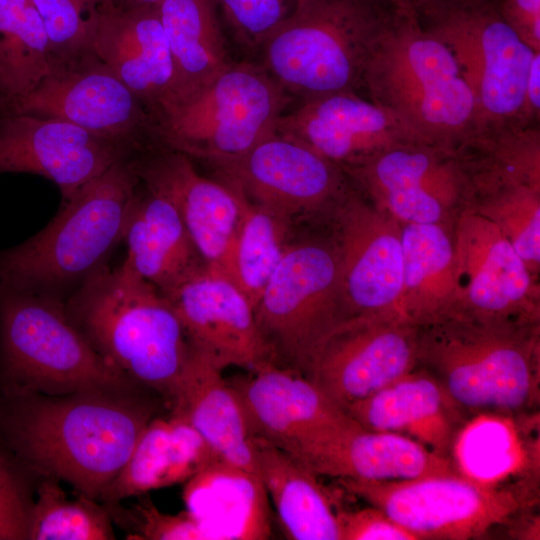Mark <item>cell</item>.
<instances>
[{
    "label": "cell",
    "mask_w": 540,
    "mask_h": 540,
    "mask_svg": "<svg viewBox=\"0 0 540 540\" xmlns=\"http://www.w3.org/2000/svg\"><path fill=\"white\" fill-rule=\"evenodd\" d=\"M290 222L282 213L244 196L238 232L217 270L238 287L253 308L291 242Z\"/></svg>",
    "instance_id": "33"
},
{
    "label": "cell",
    "mask_w": 540,
    "mask_h": 540,
    "mask_svg": "<svg viewBox=\"0 0 540 540\" xmlns=\"http://www.w3.org/2000/svg\"><path fill=\"white\" fill-rule=\"evenodd\" d=\"M418 366L464 413H515L540 399V323L453 314L418 326Z\"/></svg>",
    "instance_id": "5"
},
{
    "label": "cell",
    "mask_w": 540,
    "mask_h": 540,
    "mask_svg": "<svg viewBox=\"0 0 540 540\" xmlns=\"http://www.w3.org/2000/svg\"><path fill=\"white\" fill-rule=\"evenodd\" d=\"M522 117L525 125H539L540 118V51L535 52L526 81Z\"/></svg>",
    "instance_id": "43"
},
{
    "label": "cell",
    "mask_w": 540,
    "mask_h": 540,
    "mask_svg": "<svg viewBox=\"0 0 540 540\" xmlns=\"http://www.w3.org/2000/svg\"><path fill=\"white\" fill-rule=\"evenodd\" d=\"M417 366L418 326L397 315H363L330 333L305 376L345 410Z\"/></svg>",
    "instance_id": "14"
},
{
    "label": "cell",
    "mask_w": 540,
    "mask_h": 540,
    "mask_svg": "<svg viewBox=\"0 0 540 540\" xmlns=\"http://www.w3.org/2000/svg\"><path fill=\"white\" fill-rule=\"evenodd\" d=\"M222 371L191 346L170 414L186 420L221 461L259 477L254 438Z\"/></svg>",
    "instance_id": "27"
},
{
    "label": "cell",
    "mask_w": 540,
    "mask_h": 540,
    "mask_svg": "<svg viewBox=\"0 0 540 540\" xmlns=\"http://www.w3.org/2000/svg\"><path fill=\"white\" fill-rule=\"evenodd\" d=\"M340 480L416 540L480 537L519 509L511 492L459 472L397 481Z\"/></svg>",
    "instance_id": "11"
},
{
    "label": "cell",
    "mask_w": 540,
    "mask_h": 540,
    "mask_svg": "<svg viewBox=\"0 0 540 540\" xmlns=\"http://www.w3.org/2000/svg\"><path fill=\"white\" fill-rule=\"evenodd\" d=\"M139 183L132 156L86 183L44 229L0 251V287L65 301L123 242Z\"/></svg>",
    "instance_id": "4"
},
{
    "label": "cell",
    "mask_w": 540,
    "mask_h": 540,
    "mask_svg": "<svg viewBox=\"0 0 540 540\" xmlns=\"http://www.w3.org/2000/svg\"><path fill=\"white\" fill-rule=\"evenodd\" d=\"M112 520L129 531V539L142 540H217L191 512L168 514L149 499L139 500L126 509L120 503L105 504Z\"/></svg>",
    "instance_id": "38"
},
{
    "label": "cell",
    "mask_w": 540,
    "mask_h": 540,
    "mask_svg": "<svg viewBox=\"0 0 540 540\" xmlns=\"http://www.w3.org/2000/svg\"><path fill=\"white\" fill-rule=\"evenodd\" d=\"M467 209L491 221L529 271L540 273V188L500 181H474Z\"/></svg>",
    "instance_id": "35"
},
{
    "label": "cell",
    "mask_w": 540,
    "mask_h": 540,
    "mask_svg": "<svg viewBox=\"0 0 540 540\" xmlns=\"http://www.w3.org/2000/svg\"><path fill=\"white\" fill-rule=\"evenodd\" d=\"M191 346L221 370L252 371L273 363L254 308L221 271L204 266L167 297Z\"/></svg>",
    "instance_id": "21"
},
{
    "label": "cell",
    "mask_w": 540,
    "mask_h": 540,
    "mask_svg": "<svg viewBox=\"0 0 540 540\" xmlns=\"http://www.w3.org/2000/svg\"><path fill=\"white\" fill-rule=\"evenodd\" d=\"M235 33L248 47H261L300 0H215Z\"/></svg>",
    "instance_id": "40"
},
{
    "label": "cell",
    "mask_w": 540,
    "mask_h": 540,
    "mask_svg": "<svg viewBox=\"0 0 540 540\" xmlns=\"http://www.w3.org/2000/svg\"><path fill=\"white\" fill-rule=\"evenodd\" d=\"M134 155L62 119L12 110L0 115V174L43 176L58 186L62 203L117 161Z\"/></svg>",
    "instance_id": "18"
},
{
    "label": "cell",
    "mask_w": 540,
    "mask_h": 540,
    "mask_svg": "<svg viewBox=\"0 0 540 540\" xmlns=\"http://www.w3.org/2000/svg\"><path fill=\"white\" fill-rule=\"evenodd\" d=\"M216 7L215 0H163L157 5L175 73L174 95L167 103L205 86L231 63Z\"/></svg>",
    "instance_id": "32"
},
{
    "label": "cell",
    "mask_w": 540,
    "mask_h": 540,
    "mask_svg": "<svg viewBox=\"0 0 540 540\" xmlns=\"http://www.w3.org/2000/svg\"><path fill=\"white\" fill-rule=\"evenodd\" d=\"M123 242L126 256L121 265L166 297L206 266L175 206L141 181Z\"/></svg>",
    "instance_id": "26"
},
{
    "label": "cell",
    "mask_w": 540,
    "mask_h": 540,
    "mask_svg": "<svg viewBox=\"0 0 540 540\" xmlns=\"http://www.w3.org/2000/svg\"><path fill=\"white\" fill-rule=\"evenodd\" d=\"M163 0H104V5L118 8L129 9L142 6H157Z\"/></svg>",
    "instance_id": "44"
},
{
    "label": "cell",
    "mask_w": 540,
    "mask_h": 540,
    "mask_svg": "<svg viewBox=\"0 0 540 540\" xmlns=\"http://www.w3.org/2000/svg\"><path fill=\"white\" fill-rule=\"evenodd\" d=\"M64 303L99 354L171 408L191 344L166 296L121 264H107Z\"/></svg>",
    "instance_id": "3"
},
{
    "label": "cell",
    "mask_w": 540,
    "mask_h": 540,
    "mask_svg": "<svg viewBox=\"0 0 540 540\" xmlns=\"http://www.w3.org/2000/svg\"><path fill=\"white\" fill-rule=\"evenodd\" d=\"M340 540H416L380 509L337 512Z\"/></svg>",
    "instance_id": "41"
},
{
    "label": "cell",
    "mask_w": 540,
    "mask_h": 540,
    "mask_svg": "<svg viewBox=\"0 0 540 540\" xmlns=\"http://www.w3.org/2000/svg\"><path fill=\"white\" fill-rule=\"evenodd\" d=\"M453 237L457 285L453 314L540 323L539 279L491 221L465 209L454 224Z\"/></svg>",
    "instance_id": "16"
},
{
    "label": "cell",
    "mask_w": 540,
    "mask_h": 540,
    "mask_svg": "<svg viewBox=\"0 0 540 540\" xmlns=\"http://www.w3.org/2000/svg\"><path fill=\"white\" fill-rule=\"evenodd\" d=\"M290 99L263 66L231 62L205 86L163 105L153 118L155 136L160 146L211 164L274 132Z\"/></svg>",
    "instance_id": "8"
},
{
    "label": "cell",
    "mask_w": 540,
    "mask_h": 540,
    "mask_svg": "<svg viewBox=\"0 0 540 540\" xmlns=\"http://www.w3.org/2000/svg\"><path fill=\"white\" fill-rule=\"evenodd\" d=\"M345 411L365 429L408 436L445 457L464 416L420 366Z\"/></svg>",
    "instance_id": "25"
},
{
    "label": "cell",
    "mask_w": 540,
    "mask_h": 540,
    "mask_svg": "<svg viewBox=\"0 0 540 540\" xmlns=\"http://www.w3.org/2000/svg\"><path fill=\"white\" fill-rule=\"evenodd\" d=\"M230 382V381H229ZM252 436L295 459L354 421L303 374L269 363L230 382Z\"/></svg>",
    "instance_id": "19"
},
{
    "label": "cell",
    "mask_w": 540,
    "mask_h": 540,
    "mask_svg": "<svg viewBox=\"0 0 540 540\" xmlns=\"http://www.w3.org/2000/svg\"><path fill=\"white\" fill-rule=\"evenodd\" d=\"M144 388L0 395V445L27 471L99 499L164 402Z\"/></svg>",
    "instance_id": "1"
},
{
    "label": "cell",
    "mask_w": 540,
    "mask_h": 540,
    "mask_svg": "<svg viewBox=\"0 0 540 540\" xmlns=\"http://www.w3.org/2000/svg\"><path fill=\"white\" fill-rule=\"evenodd\" d=\"M393 9L383 0H300L260 47L262 66L302 100L356 92Z\"/></svg>",
    "instance_id": "6"
},
{
    "label": "cell",
    "mask_w": 540,
    "mask_h": 540,
    "mask_svg": "<svg viewBox=\"0 0 540 540\" xmlns=\"http://www.w3.org/2000/svg\"><path fill=\"white\" fill-rule=\"evenodd\" d=\"M211 164L249 200L291 220L312 214L330 219L353 186L339 165L277 131L243 154Z\"/></svg>",
    "instance_id": "13"
},
{
    "label": "cell",
    "mask_w": 540,
    "mask_h": 540,
    "mask_svg": "<svg viewBox=\"0 0 540 540\" xmlns=\"http://www.w3.org/2000/svg\"><path fill=\"white\" fill-rule=\"evenodd\" d=\"M344 171L368 200L401 225L454 227L473 192L459 152L418 142L391 146Z\"/></svg>",
    "instance_id": "12"
},
{
    "label": "cell",
    "mask_w": 540,
    "mask_h": 540,
    "mask_svg": "<svg viewBox=\"0 0 540 540\" xmlns=\"http://www.w3.org/2000/svg\"><path fill=\"white\" fill-rule=\"evenodd\" d=\"M329 222L338 249L349 317L399 316L402 225L354 185L335 207Z\"/></svg>",
    "instance_id": "17"
},
{
    "label": "cell",
    "mask_w": 540,
    "mask_h": 540,
    "mask_svg": "<svg viewBox=\"0 0 540 540\" xmlns=\"http://www.w3.org/2000/svg\"><path fill=\"white\" fill-rule=\"evenodd\" d=\"M298 461L318 476L339 480L397 481L457 472L448 457L420 442L357 422L313 445Z\"/></svg>",
    "instance_id": "24"
},
{
    "label": "cell",
    "mask_w": 540,
    "mask_h": 540,
    "mask_svg": "<svg viewBox=\"0 0 540 540\" xmlns=\"http://www.w3.org/2000/svg\"><path fill=\"white\" fill-rule=\"evenodd\" d=\"M393 8L417 9L425 0H383Z\"/></svg>",
    "instance_id": "45"
},
{
    "label": "cell",
    "mask_w": 540,
    "mask_h": 540,
    "mask_svg": "<svg viewBox=\"0 0 540 540\" xmlns=\"http://www.w3.org/2000/svg\"><path fill=\"white\" fill-rule=\"evenodd\" d=\"M8 110H10L9 104L2 97H0V115Z\"/></svg>",
    "instance_id": "46"
},
{
    "label": "cell",
    "mask_w": 540,
    "mask_h": 540,
    "mask_svg": "<svg viewBox=\"0 0 540 540\" xmlns=\"http://www.w3.org/2000/svg\"><path fill=\"white\" fill-rule=\"evenodd\" d=\"M64 302L0 287V395L143 387L94 349Z\"/></svg>",
    "instance_id": "7"
},
{
    "label": "cell",
    "mask_w": 540,
    "mask_h": 540,
    "mask_svg": "<svg viewBox=\"0 0 540 540\" xmlns=\"http://www.w3.org/2000/svg\"><path fill=\"white\" fill-rule=\"evenodd\" d=\"M402 245L399 316L421 326L453 314L457 306L453 227L402 225Z\"/></svg>",
    "instance_id": "29"
},
{
    "label": "cell",
    "mask_w": 540,
    "mask_h": 540,
    "mask_svg": "<svg viewBox=\"0 0 540 540\" xmlns=\"http://www.w3.org/2000/svg\"><path fill=\"white\" fill-rule=\"evenodd\" d=\"M51 72L43 23L30 0H0V97L11 107Z\"/></svg>",
    "instance_id": "34"
},
{
    "label": "cell",
    "mask_w": 540,
    "mask_h": 540,
    "mask_svg": "<svg viewBox=\"0 0 540 540\" xmlns=\"http://www.w3.org/2000/svg\"><path fill=\"white\" fill-rule=\"evenodd\" d=\"M416 12L455 57L475 99L479 137L527 126L522 108L536 51L506 23L497 0H425Z\"/></svg>",
    "instance_id": "9"
},
{
    "label": "cell",
    "mask_w": 540,
    "mask_h": 540,
    "mask_svg": "<svg viewBox=\"0 0 540 540\" xmlns=\"http://www.w3.org/2000/svg\"><path fill=\"white\" fill-rule=\"evenodd\" d=\"M362 87L415 142L460 152L479 137L473 93L452 52L415 9H393Z\"/></svg>",
    "instance_id": "2"
},
{
    "label": "cell",
    "mask_w": 540,
    "mask_h": 540,
    "mask_svg": "<svg viewBox=\"0 0 540 540\" xmlns=\"http://www.w3.org/2000/svg\"><path fill=\"white\" fill-rule=\"evenodd\" d=\"M254 445L259 478L287 538L340 540L337 512L318 475L269 443L254 438Z\"/></svg>",
    "instance_id": "30"
},
{
    "label": "cell",
    "mask_w": 540,
    "mask_h": 540,
    "mask_svg": "<svg viewBox=\"0 0 540 540\" xmlns=\"http://www.w3.org/2000/svg\"><path fill=\"white\" fill-rule=\"evenodd\" d=\"M216 460L219 457L186 420L173 414L155 416L99 499L115 504L185 482Z\"/></svg>",
    "instance_id": "28"
},
{
    "label": "cell",
    "mask_w": 540,
    "mask_h": 540,
    "mask_svg": "<svg viewBox=\"0 0 540 540\" xmlns=\"http://www.w3.org/2000/svg\"><path fill=\"white\" fill-rule=\"evenodd\" d=\"M26 471L0 445V540H28L34 501Z\"/></svg>",
    "instance_id": "39"
},
{
    "label": "cell",
    "mask_w": 540,
    "mask_h": 540,
    "mask_svg": "<svg viewBox=\"0 0 540 540\" xmlns=\"http://www.w3.org/2000/svg\"><path fill=\"white\" fill-rule=\"evenodd\" d=\"M10 110L68 121L135 154L159 145L146 106L97 57L51 71Z\"/></svg>",
    "instance_id": "15"
},
{
    "label": "cell",
    "mask_w": 540,
    "mask_h": 540,
    "mask_svg": "<svg viewBox=\"0 0 540 540\" xmlns=\"http://www.w3.org/2000/svg\"><path fill=\"white\" fill-rule=\"evenodd\" d=\"M254 315L273 363L305 376L325 339L350 318L332 233L290 242Z\"/></svg>",
    "instance_id": "10"
},
{
    "label": "cell",
    "mask_w": 540,
    "mask_h": 540,
    "mask_svg": "<svg viewBox=\"0 0 540 540\" xmlns=\"http://www.w3.org/2000/svg\"><path fill=\"white\" fill-rule=\"evenodd\" d=\"M501 15L532 50L540 51V0H497Z\"/></svg>",
    "instance_id": "42"
},
{
    "label": "cell",
    "mask_w": 540,
    "mask_h": 540,
    "mask_svg": "<svg viewBox=\"0 0 540 540\" xmlns=\"http://www.w3.org/2000/svg\"><path fill=\"white\" fill-rule=\"evenodd\" d=\"M48 39L51 71L96 57L94 40L104 0H30Z\"/></svg>",
    "instance_id": "37"
},
{
    "label": "cell",
    "mask_w": 540,
    "mask_h": 540,
    "mask_svg": "<svg viewBox=\"0 0 540 540\" xmlns=\"http://www.w3.org/2000/svg\"><path fill=\"white\" fill-rule=\"evenodd\" d=\"M157 148L132 157L139 180L171 201L205 265L220 269L239 229L243 194L198 173L189 156Z\"/></svg>",
    "instance_id": "20"
},
{
    "label": "cell",
    "mask_w": 540,
    "mask_h": 540,
    "mask_svg": "<svg viewBox=\"0 0 540 540\" xmlns=\"http://www.w3.org/2000/svg\"><path fill=\"white\" fill-rule=\"evenodd\" d=\"M260 478L216 460L187 481L191 512L217 538L264 539L269 535Z\"/></svg>",
    "instance_id": "31"
},
{
    "label": "cell",
    "mask_w": 540,
    "mask_h": 540,
    "mask_svg": "<svg viewBox=\"0 0 540 540\" xmlns=\"http://www.w3.org/2000/svg\"><path fill=\"white\" fill-rule=\"evenodd\" d=\"M275 131L306 144L343 170L391 146L415 142L390 113L353 91L302 100L278 118Z\"/></svg>",
    "instance_id": "22"
},
{
    "label": "cell",
    "mask_w": 540,
    "mask_h": 540,
    "mask_svg": "<svg viewBox=\"0 0 540 540\" xmlns=\"http://www.w3.org/2000/svg\"><path fill=\"white\" fill-rule=\"evenodd\" d=\"M94 53L143 102L152 118L172 99L174 65L157 6L104 5Z\"/></svg>",
    "instance_id": "23"
},
{
    "label": "cell",
    "mask_w": 540,
    "mask_h": 540,
    "mask_svg": "<svg viewBox=\"0 0 540 540\" xmlns=\"http://www.w3.org/2000/svg\"><path fill=\"white\" fill-rule=\"evenodd\" d=\"M28 540H111L116 536L106 505L80 494L69 499L59 480L43 476L37 486Z\"/></svg>",
    "instance_id": "36"
}]
</instances>
